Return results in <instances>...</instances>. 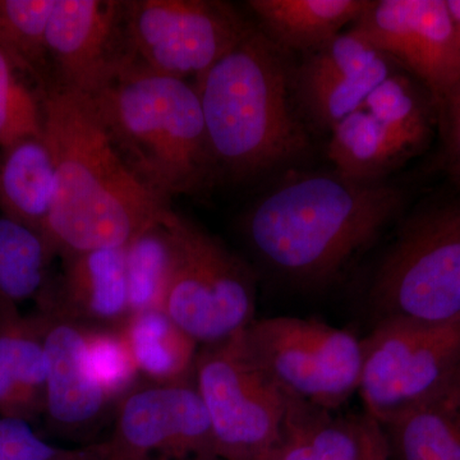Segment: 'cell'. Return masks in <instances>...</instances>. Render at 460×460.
I'll return each instance as SVG.
<instances>
[{"label":"cell","instance_id":"cell-1","mask_svg":"<svg viewBox=\"0 0 460 460\" xmlns=\"http://www.w3.org/2000/svg\"><path fill=\"white\" fill-rule=\"evenodd\" d=\"M407 204L389 181L332 172H290L262 192L241 220L256 259L280 279L317 289L337 280Z\"/></svg>","mask_w":460,"mask_h":460},{"label":"cell","instance_id":"cell-2","mask_svg":"<svg viewBox=\"0 0 460 460\" xmlns=\"http://www.w3.org/2000/svg\"><path fill=\"white\" fill-rule=\"evenodd\" d=\"M38 93L56 162V196L41 237L53 259L126 247L164 220L172 204L156 198L124 165L89 99L56 86Z\"/></svg>","mask_w":460,"mask_h":460},{"label":"cell","instance_id":"cell-3","mask_svg":"<svg viewBox=\"0 0 460 460\" xmlns=\"http://www.w3.org/2000/svg\"><path fill=\"white\" fill-rule=\"evenodd\" d=\"M286 54L255 27L193 80L220 183H247L307 155L311 144Z\"/></svg>","mask_w":460,"mask_h":460},{"label":"cell","instance_id":"cell-4","mask_svg":"<svg viewBox=\"0 0 460 460\" xmlns=\"http://www.w3.org/2000/svg\"><path fill=\"white\" fill-rule=\"evenodd\" d=\"M87 99L124 165L162 201L219 184L193 83L127 66Z\"/></svg>","mask_w":460,"mask_h":460},{"label":"cell","instance_id":"cell-5","mask_svg":"<svg viewBox=\"0 0 460 460\" xmlns=\"http://www.w3.org/2000/svg\"><path fill=\"white\" fill-rule=\"evenodd\" d=\"M368 299L378 320L441 323L460 316V202L411 214L381 256Z\"/></svg>","mask_w":460,"mask_h":460},{"label":"cell","instance_id":"cell-6","mask_svg":"<svg viewBox=\"0 0 460 460\" xmlns=\"http://www.w3.org/2000/svg\"><path fill=\"white\" fill-rule=\"evenodd\" d=\"M195 385L208 411L217 456L269 460L283 434L290 398L256 358L246 329L202 345Z\"/></svg>","mask_w":460,"mask_h":460},{"label":"cell","instance_id":"cell-7","mask_svg":"<svg viewBox=\"0 0 460 460\" xmlns=\"http://www.w3.org/2000/svg\"><path fill=\"white\" fill-rule=\"evenodd\" d=\"M174 270L164 311L199 344L219 343L255 320V274L220 239L172 210Z\"/></svg>","mask_w":460,"mask_h":460},{"label":"cell","instance_id":"cell-8","mask_svg":"<svg viewBox=\"0 0 460 460\" xmlns=\"http://www.w3.org/2000/svg\"><path fill=\"white\" fill-rule=\"evenodd\" d=\"M253 29L219 0H124V68L196 78Z\"/></svg>","mask_w":460,"mask_h":460},{"label":"cell","instance_id":"cell-9","mask_svg":"<svg viewBox=\"0 0 460 460\" xmlns=\"http://www.w3.org/2000/svg\"><path fill=\"white\" fill-rule=\"evenodd\" d=\"M459 371L460 316L441 323L389 317L362 339L358 393L366 413L381 425Z\"/></svg>","mask_w":460,"mask_h":460},{"label":"cell","instance_id":"cell-10","mask_svg":"<svg viewBox=\"0 0 460 460\" xmlns=\"http://www.w3.org/2000/svg\"><path fill=\"white\" fill-rule=\"evenodd\" d=\"M248 345L290 399L335 411L358 392L362 339L314 319L253 320Z\"/></svg>","mask_w":460,"mask_h":460},{"label":"cell","instance_id":"cell-11","mask_svg":"<svg viewBox=\"0 0 460 460\" xmlns=\"http://www.w3.org/2000/svg\"><path fill=\"white\" fill-rule=\"evenodd\" d=\"M350 27L416 78L435 108L460 84V47L447 0H370Z\"/></svg>","mask_w":460,"mask_h":460},{"label":"cell","instance_id":"cell-12","mask_svg":"<svg viewBox=\"0 0 460 460\" xmlns=\"http://www.w3.org/2000/svg\"><path fill=\"white\" fill-rule=\"evenodd\" d=\"M47 50L49 86L95 95L127 65L124 0H56Z\"/></svg>","mask_w":460,"mask_h":460},{"label":"cell","instance_id":"cell-13","mask_svg":"<svg viewBox=\"0 0 460 460\" xmlns=\"http://www.w3.org/2000/svg\"><path fill=\"white\" fill-rule=\"evenodd\" d=\"M105 460H142L163 452L174 456H217L213 429L195 384L135 389L120 401Z\"/></svg>","mask_w":460,"mask_h":460},{"label":"cell","instance_id":"cell-14","mask_svg":"<svg viewBox=\"0 0 460 460\" xmlns=\"http://www.w3.org/2000/svg\"><path fill=\"white\" fill-rule=\"evenodd\" d=\"M390 58L352 27L313 53L290 72V86L302 119L321 131L357 111L372 91L396 72Z\"/></svg>","mask_w":460,"mask_h":460},{"label":"cell","instance_id":"cell-15","mask_svg":"<svg viewBox=\"0 0 460 460\" xmlns=\"http://www.w3.org/2000/svg\"><path fill=\"white\" fill-rule=\"evenodd\" d=\"M48 376L44 416L66 432L93 429L113 404L91 371L84 325L39 305Z\"/></svg>","mask_w":460,"mask_h":460},{"label":"cell","instance_id":"cell-16","mask_svg":"<svg viewBox=\"0 0 460 460\" xmlns=\"http://www.w3.org/2000/svg\"><path fill=\"white\" fill-rule=\"evenodd\" d=\"M62 271L48 278L40 307L84 326H119L129 316L124 247L62 257Z\"/></svg>","mask_w":460,"mask_h":460},{"label":"cell","instance_id":"cell-17","mask_svg":"<svg viewBox=\"0 0 460 460\" xmlns=\"http://www.w3.org/2000/svg\"><path fill=\"white\" fill-rule=\"evenodd\" d=\"M269 460H389L385 435L376 420L332 416L290 399L283 434Z\"/></svg>","mask_w":460,"mask_h":460},{"label":"cell","instance_id":"cell-18","mask_svg":"<svg viewBox=\"0 0 460 460\" xmlns=\"http://www.w3.org/2000/svg\"><path fill=\"white\" fill-rule=\"evenodd\" d=\"M48 365L40 314L0 319V416L31 422L44 416Z\"/></svg>","mask_w":460,"mask_h":460},{"label":"cell","instance_id":"cell-19","mask_svg":"<svg viewBox=\"0 0 460 460\" xmlns=\"http://www.w3.org/2000/svg\"><path fill=\"white\" fill-rule=\"evenodd\" d=\"M56 187V162L44 132L0 147L2 217L42 237L53 208Z\"/></svg>","mask_w":460,"mask_h":460},{"label":"cell","instance_id":"cell-20","mask_svg":"<svg viewBox=\"0 0 460 460\" xmlns=\"http://www.w3.org/2000/svg\"><path fill=\"white\" fill-rule=\"evenodd\" d=\"M380 426L389 460H460V371Z\"/></svg>","mask_w":460,"mask_h":460},{"label":"cell","instance_id":"cell-21","mask_svg":"<svg viewBox=\"0 0 460 460\" xmlns=\"http://www.w3.org/2000/svg\"><path fill=\"white\" fill-rule=\"evenodd\" d=\"M370 0H250L260 31L284 54L313 53L352 26Z\"/></svg>","mask_w":460,"mask_h":460},{"label":"cell","instance_id":"cell-22","mask_svg":"<svg viewBox=\"0 0 460 460\" xmlns=\"http://www.w3.org/2000/svg\"><path fill=\"white\" fill-rule=\"evenodd\" d=\"M120 329L140 376L159 386L195 384L199 344L165 311L131 314Z\"/></svg>","mask_w":460,"mask_h":460},{"label":"cell","instance_id":"cell-23","mask_svg":"<svg viewBox=\"0 0 460 460\" xmlns=\"http://www.w3.org/2000/svg\"><path fill=\"white\" fill-rule=\"evenodd\" d=\"M328 159L334 171L358 181H387L411 156L365 108L330 129Z\"/></svg>","mask_w":460,"mask_h":460},{"label":"cell","instance_id":"cell-24","mask_svg":"<svg viewBox=\"0 0 460 460\" xmlns=\"http://www.w3.org/2000/svg\"><path fill=\"white\" fill-rule=\"evenodd\" d=\"M54 3L56 0H0V50L38 91L50 84L47 30Z\"/></svg>","mask_w":460,"mask_h":460},{"label":"cell","instance_id":"cell-25","mask_svg":"<svg viewBox=\"0 0 460 460\" xmlns=\"http://www.w3.org/2000/svg\"><path fill=\"white\" fill-rule=\"evenodd\" d=\"M168 215L124 247L129 314L164 311L175 260Z\"/></svg>","mask_w":460,"mask_h":460},{"label":"cell","instance_id":"cell-26","mask_svg":"<svg viewBox=\"0 0 460 460\" xmlns=\"http://www.w3.org/2000/svg\"><path fill=\"white\" fill-rule=\"evenodd\" d=\"M425 93L428 90L416 78L394 72L372 91L361 107L413 155L431 136L429 107L435 104Z\"/></svg>","mask_w":460,"mask_h":460},{"label":"cell","instance_id":"cell-27","mask_svg":"<svg viewBox=\"0 0 460 460\" xmlns=\"http://www.w3.org/2000/svg\"><path fill=\"white\" fill-rule=\"evenodd\" d=\"M53 260L40 235L0 217V319L36 298Z\"/></svg>","mask_w":460,"mask_h":460},{"label":"cell","instance_id":"cell-28","mask_svg":"<svg viewBox=\"0 0 460 460\" xmlns=\"http://www.w3.org/2000/svg\"><path fill=\"white\" fill-rule=\"evenodd\" d=\"M91 371L111 402L122 401L140 376L119 326H84Z\"/></svg>","mask_w":460,"mask_h":460},{"label":"cell","instance_id":"cell-29","mask_svg":"<svg viewBox=\"0 0 460 460\" xmlns=\"http://www.w3.org/2000/svg\"><path fill=\"white\" fill-rule=\"evenodd\" d=\"M21 75L0 50V147L44 132L40 96Z\"/></svg>","mask_w":460,"mask_h":460},{"label":"cell","instance_id":"cell-30","mask_svg":"<svg viewBox=\"0 0 460 460\" xmlns=\"http://www.w3.org/2000/svg\"><path fill=\"white\" fill-rule=\"evenodd\" d=\"M63 453L42 440L30 422L0 419V460H51Z\"/></svg>","mask_w":460,"mask_h":460},{"label":"cell","instance_id":"cell-31","mask_svg":"<svg viewBox=\"0 0 460 460\" xmlns=\"http://www.w3.org/2000/svg\"><path fill=\"white\" fill-rule=\"evenodd\" d=\"M436 111L443 133L445 168L460 187V84L436 105Z\"/></svg>","mask_w":460,"mask_h":460},{"label":"cell","instance_id":"cell-32","mask_svg":"<svg viewBox=\"0 0 460 460\" xmlns=\"http://www.w3.org/2000/svg\"><path fill=\"white\" fill-rule=\"evenodd\" d=\"M107 445L90 450V452H65L62 456L51 460H99L107 456Z\"/></svg>","mask_w":460,"mask_h":460},{"label":"cell","instance_id":"cell-33","mask_svg":"<svg viewBox=\"0 0 460 460\" xmlns=\"http://www.w3.org/2000/svg\"><path fill=\"white\" fill-rule=\"evenodd\" d=\"M447 9L452 17L454 31L460 47V0H447Z\"/></svg>","mask_w":460,"mask_h":460}]
</instances>
